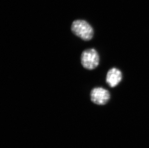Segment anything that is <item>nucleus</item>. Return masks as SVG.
<instances>
[{
  "instance_id": "f257e3e1",
  "label": "nucleus",
  "mask_w": 149,
  "mask_h": 148,
  "mask_svg": "<svg viewBox=\"0 0 149 148\" xmlns=\"http://www.w3.org/2000/svg\"><path fill=\"white\" fill-rule=\"evenodd\" d=\"M71 30L74 35L84 41H90L94 35L92 27L86 21L83 20H76L73 21Z\"/></svg>"
},
{
  "instance_id": "f03ea898",
  "label": "nucleus",
  "mask_w": 149,
  "mask_h": 148,
  "mask_svg": "<svg viewBox=\"0 0 149 148\" xmlns=\"http://www.w3.org/2000/svg\"><path fill=\"white\" fill-rule=\"evenodd\" d=\"M81 61L82 65L84 68L88 70H93L99 66L100 56L95 49H87L82 53Z\"/></svg>"
},
{
  "instance_id": "7ed1b4c3",
  "label": "nucleus",
  "mask_w": 149,
  "mask_h": 148,
  "mask_svg": "<svg viewBox=\"0 0 149 148\" xmlns=\"http://www.w3.org/2000/svg\"><path fill=\"white\" fill-rule=\"evenodd\" d=\"M111 95L108 90L101 87H97L92 89L90 98L92 102L97 105H105L110 100Z\"/></svg>"
},
{
  "instance_id": "20e7f679",
  "label": "nucleus",
  "mask_w": 149,
  "mask_h": 148,
  "mask_svg": "<svg viewBox=\"0 0 149 148\" xmlns=\"http://www.w3.org/2000/svg\"><path fill=\"white\" fill-rule=\"evenodd\" d=\"M122 78V72L116 67H113L108 72L106 81L110 87L114 88L116 87L121 82Z\"/></svg>"
}]
</instances>
